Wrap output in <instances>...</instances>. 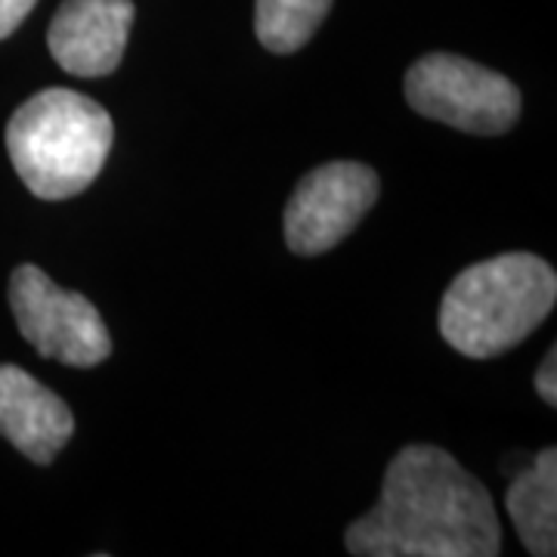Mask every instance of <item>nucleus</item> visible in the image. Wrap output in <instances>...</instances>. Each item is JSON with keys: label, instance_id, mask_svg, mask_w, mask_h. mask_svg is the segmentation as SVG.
<instances>
[{"label": "nucleus", "instance_id": "obj_11", "mask_svg": "<svg viewBox=\"0 0 557 557\" xmlns=\"http://www.w3.org/2000/svg\"><path fill=\"white\" fill-rule=\"evenodd\" d=\"M38 0H0V40L10 38L20 28L25 16L35 10Z\"/></svg>", "mask_w": 557, "mask_h": 557}, {"label": "nucleus", "instance_id": "obj_7", "mask_svg": "<svg viewBox=\"0 0 557 557\" xmlns=\"http://www.w3.org/2000/svg\"><path fill=\"white\" fill-rule=\"evenodd\" d=\"M134 0H62L47 28V47L75 78H106L124 60Z\"/></svg>", "mask_w": 557, "mask_h": 557}, {"label": "nucleus", "instance_id": "obj_5", "mask_svg": "<svg viewBox=\"0 0 557 557\" xmlns=\"http://www.w3.org/2000/svg\"><path fill=\"white\" fill-rule=\"evenodd\" d=\"M10 307L28 341L44 359L72 369H94L112 357V338L100 310L78 292H65L35 263H22L10 276Z\"/></svg>", "mask_w": 557, "mask_h": 557}, {"label": "nucleus", "instance_id": "obj_6", "mask_svg": "<svg viewBox=\"0 0 557 557\" xmlns=\"http://www.w3.org/2000/svg\"><path fill=\"white\" fill-rule=\"evenodd\" d=\"M379 174L359 161H329L300 180L285 208V242L300 258L332 251L379 201Z\"/></svg>", "mask_w": 557, "mask_h": 557}, {"label": "nucleus", "instance_id": "obj_8", "mask_svg": "<svg viewBox=\"0 0 557 557\" xmlns=\"http://www.w3.org/2000/svg\"><path fill=\"white\" fill-rule=\"evenodd\" d=\"M75 434V416L20 366H0V437L35 465H50Z\"/></svg>", "mask_w": 557, "mask_h": 557}, {"label": "nucleus", "instance_id": "obj_3", "mask_svg": "<svg viewBox=\"0 0 557 557\" xmlns=\"http://www.w3.org/2000/svg\"><path fill=\"white\" fill-rule=\"evenodd\" d=\"M115 143L112 115L69 87H47L7 124V152L20 180L47 201L75 199L100 177Z\"/></svg>", "mask_w": 557, "mask_h": 557}, {"label": "nucleus", "instance_id": "obj_1", "mask_svg": "<svg viewBox=\"0 0 557 557\" xmlns=\"http://www.w3.org/2000/svg\"><path fill=\"white\" fill-rule=\"evenodd\" d=\"M357 557H496L493 496L440 446L412 443L391 458L379 505L344 533Z\"/></svg>", "mask_w": 557, "mask_h": 557}, {"label": "nucleus", "instance_id": "obj_10", "mask_svg": "<svg viewBox=\"0 0 557 557\" xmlns=\"http://www.w3.org/2000/svg\"><path fill=\"white\" fill-rule=\"evenodd\" d=\"M332 0H255L258 40L278 57L298 53L319 32Z\"/></svg>", "mask_w": 557, "mask_h": 557}, {"label": "nucleus", "instance_id": "obj_4", "mask_svg": "<svg viewBox=\"0 0 557 557\" xmlns=\"http://www.w3.org/2000/svg\"><path fill=\"white\" fill-rule=\"evenodd\" d=\"M406 102L424 119L449 124L465 134L498 137L520 119V90L480 62L428 53L406 72Z\"/></svg>", "mask_w": 557, "mask_h": 557}, {"label": "nucleus", "instance_id": "obj_9", "mask_svg": "<svg viewBox=\"0 0 557 557\" xmlns=\"http://www.w3.org/2000/svg\"><path fill=\"white\" fill-rule=\"evenodd\" d=\"M520 542L536 557L557 552V453L548 446L523 465L505 496Z\"/></svg>", "mask_w": 557, "mask_h": 557}, {"label": "nucleus", "instance_id": "obj_2", "mask_svg": "<svg viewBox=\"0 0 557 557\" xmlns=\"http://www.w3.org/2000/svg\"><path fill=\"white\" fill-rule=\"evenodd\" d=\"M557 276L536 255L511 251L461 270L440 304V335L461 357L508 354L552 313Z\"/></svg>", "mask_w": 557, "mask_h": 557}, {"label": "nucleus", "instance_id": "obj_12", "mask_svg": "<svg viewBox=\"0 0 557 557\" xmlns=\"http://www.w3.org/2000/svg\"><path fill=\"white\" fill-rule=\"evenodd\" d=\"M557 350H548V357L542 359L536 372V391L539 397L545 399L548 406H557Z\"/></svg>", "mask_w": 557, "mask_h": 557}]
</instances>
